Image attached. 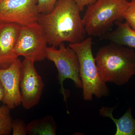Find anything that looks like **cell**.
<instances>
[{
	"label": "cell",
	"mask_w": 135,
	"mask_h": 135,
	"mask_svg": "<svg viewBox=\"0 0 135 135\" xmlns=\"http://www.w3.org/2000/svg\"><path fill=\"white\" fill-rule=\"evenodd\" d=\"M80 12L74 0H57L52 12L40 14L38 23L45 32L47 44L57 47L64 42L83 41L87 33Z\"/></svg>",
	"instance_id": "6da1fadb"
},
{
	"label": "cell",
	"mask_w": 135,
	"mask_h": 135,
	"mask_svg": "<svg viewBox=\"0 0 135 135\" xmlns=\"http://www.w3.org/2000/svg\"><path fill=\"white\" fill-rule=\"evenodd\" d=\"M96 63L105 83L121 86L135 75V51L133 48L113 42L98 50Z\"/></svg>",
	"instance_id": "7a4b0ae2"
},
{
	"label": "cell",
	"mask_w": 135,
	"mask_h": 135,
	"mask_svg": "<svg viewBox=\"0 0 135 135\" xmlns=\"http://www.w3.org/2000/svg\"><path fill=\"white\" fill-rule=\"evenodd\" d=\"M92 39L89 37L79 43L69 46L77 54L82 84L83 97L85 101H92L94 95L98 98L107 97L110 91L106 83L99 74L92 51Z\"/></svg>",
	"instance_id": "3957f363"
},
{
	"label": "cell",
	"mask_w": 135,
	"mask_h": 135,
	"mask_svg": "<svg viewBox=\"0 0 135 135\" xmlns=\"http://www.w3.org/2000/svg\"><path fill=\"white\" fill-rule=\"evenodd\" d=\"M128 3V0H97L89 6L82 18L86 33L103 37L114 22L123 19Z\"/></svg>",
	"instance_id": "277c9868"
},
{
	"label": "cell",
	"mask_w": 135,
	"mask_h": 135,
	"mask_svg": "<svg viewBox=\"0 0 135 135\" xmlns=\"http://www.w3.org/2000/svg\"><path fill=\"white\" fill-rule=\"evenodd\" d=\"M58 47V49L54 46L47 47L46 58L53 62L57 68L60 92L64 96V101L66 103L67 93L64 87L65 80H72L76 87L82 88L80 75L79 63L77 54L69 46L66 47L63 42Z\"/></svg>",
	"instance_id": "5b68a950"
},
{
	"label": "cell",
	"mask_w": 135,
	"mask_h": 135,
	"mask_svg": "<svg viewBox=\"0 0 135 135\" xmlns=\"http://www.w3.org/2000/svg\"><path fill=\"white\" fill-rule=\"evenodd\" d=\"M47 44L46 33L38 23L22 26L15 53L18 57L41 62L46 58Z\"/></svg>",
	"instance_id": "8992f818"
},
{
	"label": "cell",
	"mask_w": 135,
	"mask_h": 135,
	"mask_svg": "<svg viewBox=\"0 0 135 135\" xmlns=\"http://www.w3.org/2000/svg\"><path fill=\"white\" fill-rule=\"evenodd\" d=\"M35 61L25 58L20 68V90L21 104L25 109H31L40 101L44 83L34 66Z\"/></svg>",
	"instance_id": "52a82bcc"
},
{
	"label": "cell",
	"mask_w": 135,
	"mask_h": 135,
	"mask_svg": "<svg viewBox=\"0 0 135 135\" xmlns=\"http://www.w3.org/2000/svg\"><path fill=\"white\" fill-rule=\"evenodd\" d=\"M38 0H2L0 2V21L21 26L38 23Z\"/></svg>",
	"instance_id": "ba28073f"
},
{
	"label": "cell",
	"mask_w": 135,
	"mask_h": 135,
	"mask_svg": "<svg viewBox=\"0 0 135 135\" xmlns=\"http://www.w3.org/2000/svg\"><path fill=\"white\" fill-rule=\"evenodd\" d=\"M22 62L18 58L9 67L0 68V82L4 91L2 101L11 110L21 104L19 85Z\"/></svg>",
	"instance_id": "9c48e42d"
},
{
	"label": "cell",
	"mask_w": 135,
	"mask_h": 135,
	"mask_svg": "<svg viewBox=\"0 0 135 135\" xmlns=\"http://www.w3.org/2000/svg\"><path fill=\"white\" fill-rule=\"evenodd\" d=\"M22 26L10 22L0 24V68L9 67L18 58L15 48Z\"/></svg>",
	"instance_id": "30bf717a"
},
{
	"label": "cell",
	"mask_w": 135,
	"mask_h": 135,
	"mask_svg": "<svg viewBox=\"0 0 135 135\" xmlns=\"http://www.w3.org/2000/svg\"><path fill=\"white\" fill-rule=\"evenodd\" d=\"M114 109L115 107H102L99 110V114L104 117L110 118L115 123L116 127L115 135H135V119L132 115L131 107L123 116L117 119L113 115Z\"/></svg>",
	"instance_id": "8fae6325"
},
{
	"label": "cell",
	"mask_w": 135,
	"mask_h": 135,
	"mask_svg": "<svg viewBox=\"0 0 135 135\" xmlns=\"http://www.w3.org/2000/svg\"><path fill=\"white\" fill-rule=\"evenodd\" d=\"M116 24L117 27L115 30L107 33L102 37L119 45L135 49V31L127 22L118 21Z\"/></svg>",
	"instance_id": "7c38bea8"
},
{
	"label": "cell",
	"mask_w": 135,
	"mask_h": 135,
	"mask_svg": "<svg viewBox=\"0 0 135 135\" xmlns=\"http://www.w3.org/2000/svg\"><path fill=\"white\" fill-rule=\"evenodd\" d=\"M27 127V134L32 135H55L57 128L54 119L50 116L35 120Z\"/></svg>",
	"instance_id": "4fadbf2b"
},
{
	"label": "cell",
	"mask_w": 135,
	"mask_h": 135,
	"mask_svg": "<svg viewBox=\"0 0 135 135\" xmlns=\"http://www.w3.org/2000/svg\"><path fill=\"white\" fill-rule=\"evenodd\" d=\"M10 110L6 105L0 107V135H9L12 131Z\"/></svg>",
	"instance_id": "5bb4252c"
},
{
	"label": "cell",
	"mask_w": 135,
	"mask_h": 135,
	"mask_svg": "<svg viewBox=\"0 0 135 135\" xmlns=\"http://www.w3.org/2000/svg\"><path fill=\"white\" fill-rule=\"evenodd\" d=\"M123 19L133 30L135 31V0L129 2L123 15Z\"/></svg>",
	"instance_id": "9a60e30c"
},
{
	"label": "cell",
	"mask_w": 135,
	"mask_h": 135,
	"mask_svg": "<svg viewBox=\"0 0 135 135\" xmlns=\"http://www.w3.org/2000/svg\"><path fill=\"white\" fill-rule=\"evenodd\" d=\"M57 0H38V11L40 14H47L52 12Z\"/></svg>",
	"instance_id": "2e32d148"
},
{
	"label": "cell",
	"mask_w": 135,
	"mask_h": 135,
	"mask_svg": "<svg viewBox=\"0 0 135 135\" xmlns=\"http://www.w3.org/2000/svg\"><path fill=\"white\" fill-rule=\"evenodd\" d=\"M12 135L27 134V127L24 122L22 120L17 119L12 121Z\"/></svg>",
	"instance_id": "e0dca14e"
},
{
	"label": "cell",
	"mask_w": 135,
	"mask_h": 135,
	"mask_svg": "<svg viewBox=\"0 0 135 135\" xmlns=\"http://www.w3.org/2000/svg\"><path fill=\"white\" fill-rule=\"evenodd\" d=\"M80 11H83L86 6L94 4L97 0H74Z\"/></svg>",
	"instance_id": "ac0fdd59"
},
{
	"label": "cell",
	"mask_w": 135,
	"mask_h": 135,
	"mask_svg": "<svg viewBox=\"0 0 135 135\" xmlns=\"http://www.w3.org/2000/svg\"><path fill=\"white\" fill-rule=\"evenodd\" d=\"M4 96V91L2 85L0 82V101L2 100Z\"/></svg>",
	"instance_id": "d6986e66"
},
{
	"label": "cell",
	"mask_w": 135,
	"mask_h": 135,
	"mask_svg": "<svg viewBox=\"0 0 135 135\" xmlns=\"http://www.w3.org/2000/svg\"><path fill=\"white\" fill-rule=\"evenodd\" d=\"M2 1V0H0V2H1V1Z\"/></svg>",
	"instance_id": "ffe728a7"
},
{
	"label": "cell",
	"mask_w": 135,
	"mask_h": 135,
	"mask_svg": "<svg viewBox=\"0 0 135 135\" xmlns=\"http://www.w3.org/2000/svg\"><path fill=\"white\" fill-rule=\"evenodd\" d=\"M1 21H0V24H1Z\"/></svg>",
	"instance_id": "44dd1931"
}]
</instances>
